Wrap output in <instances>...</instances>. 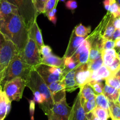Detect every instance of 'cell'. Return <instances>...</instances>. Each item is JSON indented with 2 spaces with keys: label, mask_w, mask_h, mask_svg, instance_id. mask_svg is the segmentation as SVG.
<instances>
[{
  "label": "cell",
  "mask_w": 120,
  "mask_h": 120,
  "mask_svg": "<svg viewBox=\"0 0 120 120\" xmlns=\"http://www.w3.org/2000/svg\"><path fill=\"white\" fill-rule=\"evenodd\" d=\"M0 32L22 52L28 40V29L19 14H12L0 20Z\"/></svg>",
  "instance_id": "cell-1"
},
{
  "label": "cell",
  "mask_w": 120,
  "mask_h": 120,
  "mask_svg": "<svg viewBox=\"0 0 120 120\" xmlns=\"http://www.w3.org/2000/svg\"><path fill=\"white\" fill-rule=\"evenodd\" d=\"M26 80V87H29L32 92H39L44 97L45 103L41 108L46 115L55 104L48 85L34 68L29 72Z\"/></svg>",
  "instance_id": "cell-2"
},
{
  "label": "cell",
  "mask_w": 120,
  "mask_h": 120,
  "mask_svg": "<svg viewBox=\"0 0 120 120\" xmlns=\"http://www.w3.org/2000/svg\"><path fill=\"white\" fill-rule=\"evenodd\" d=\"M34 67L26 64L22 60L19 52L15 55L11 61L4 76L1 85L3 88L4 85L8 81L16 77L26 79L29 72Z\"/></svg>",
  "instance_id": "cell-3"
},
{
  "label": "cell",
  "mask_w": 120,
  "mask_h": 120,
  "mask_svg": "<svg viewBox=\"0 0 120 120\" xmlns=\"http://www.w3.org/2000/svg\"><path fill=\"white\" fill-rule=\"evenodd\" d=\"M18 52L14 43L0 32V84L11 61Z\"/></svg>",
  "instance_id": "cell-4"
},
{
  "label": "cell",
  "mask_w": 120,
  "mask_h": 120,
  "mask_svg": "<svg viewBox=\"0 0 120 120\" xmlns=\"http://www.w3.org/2000/svg\"><path fill=\"white\" fill-rule=\"evenodd\" d=\"M18 8L19 14L29 29L36 21L37 15L32 0H7Z\"/></svg>",
  "instance_id": "cell-5"
},
{
  "label": "cell",
  "mask_w": 120,
  "mask_h": 120,
  "mask_svg": "<svg viewBox=\"0 0 120 120\" xmlns=\"http://www.w3.org/2000/svg\"><path fill=\"white\" fill-rule=\"evenodd\" d=\"M19 54L22 60L34 68L42 64V57L39 48L35 41L29 36L24 49Z\"/></svg>",
  "instance_id": "cell-6"
},
{
  "label": "cell",
  "mask_w": 120,
  "mask_h": 120,
  "mask_svg": "<svg viewBox=\"0 0 120 120\" xmlns=\"http://www.w3.org/2000/svg\"><path fill=\"white\" fill-rule=\"evenodd\" d=\"M26 87V80L16 77L7 82L3 87V91L10 101H19L22 98L23 91Z\"/></svg>",
  "instance_id": "cell-7"
},
{
  "label": "cell",
  "mask_w": 120,
  "mask_h": 120,
  "mask_svg": "<svg viewBox=\"0 0 120 120\" xmlns=\"http://www.w3.org/2000/svg\"><path fill=\"white\" fill-rule=\"evenodd\" d=\"M112 17L110 12H107L101 22L95 28L93 32L90 33L86 38V40L90 43L91 48H98L101 51V44L103 41V34L109 21Z\"/></svg>",
  "instance_id": "cell-8"
},
{
  "label": "cell",
  "mask_w": 120,
  "mask_h": 120,
  "mask_svg": "<svg viewBox=\"0 0 120 120\" xmlns=\"http://www.w3.org/2000/svg\"><path fill=\"white\" fill-rule=\"evenodd\" d=\"M72 107H70L64 98L59 102H55L52 108L46 115L48 120H69Z\"/></svg>",
  "instance_id": "cell-9"
},
{
  "label": "cell",
  "mask_w": 120,
  "mask_h": 120,
  "mask_svg": "<svg viewBox=\"0 0 120 120\" xmlns=\"http://www.w3.org/2000/svg\"><path fill=\"white\" fill-rule=\"evenodd\" d=\"M91 73L92 72L88 68L87 63L79 65L77 67L75 80L79 88L90 82Z\"/></svg>",
  "instance_id": "cell-10"
},
{
  "label": "cell",
  "mask_w": 120,
  "mask_h": 120,
  "mask_svg": "<svg viewBox=\"0 0 120 120\" xmlns=\"http://www.w3.org/2000/svg\"><path fill=\"white\" fill-rule=\"evenodd\" d=\"M90 48V43L85 40L71 57L80 65L86 64L89 60Z\"/></svg>",
  "instance_id": "cell-11"
},
{
  "label": "cell",
  "mask_w": 120,
  "mask_h": 120,
  "mask_svg": "<svg viewBox=\"0 0 120 120\" xmlns=\"http://www.w3.org/2000/svg\"><path fill=\"white\" fill-rule=\"evenodd\" d=\"M54 102H57L66 98V87L63 80L55 81L48 85Z\"/></svg>",
  "instance_id": "cell-12"
},
{
  "label": "cell",
  "mask_w": 120,
  "mask_h": 120,
  "mask_svg": "<svg viewBox=\"0 0 120 120\" xmlns=\"http://www.w3.org/2000/svg\"><path fill=\"white\" fill-rule=\"evenodd\" d=\"M86 116V115L82 104L81 95L79 92L74 101L69 120H84Z\"/></svg>",
  "instance_id": "cell-13"
},
{
  "label": "cell",
  "mask_w": 120,
  "mask_h": 120,
  "mask_svg": "<svg viewBox=\"0 0 120 120\" xmlns=\"http://www.w3.org/2000/svg\"><path fill=\"white\" fill-rule=\"evenodd\" d=\"M34 68L38 72L39 74V75L45 81L48 85L55 81L62 80L64 78L62 76H57V75L52 74L49 71V66L43 64H41L36 66L34 67Z\"/></svg>",
  "instance_id": "cell-14"
},
{
  "label": "cell",
  "mask_w": 120,
  "mask_h": 120,
  "mask_svg": "<svg viewBox=\"0 0 120 120\" xmlns=\"http://www.w3.org/2000/svg\"><path fill=\"white\" fill-rule=\"evenodd\" d=\"M86 37H81V36H77L75 34L74 30L73 31L71 36H70L68 47L63 56L64 58L71 57L76 52L77 49L79 48L81 44L84 42V40H86Z\"/></svg>",
  "instance_id": "cell-15"
},
{
  "label": "cell",
  "mask_w": 120,
  "mask_h": 120,
  "mask_svg": "<svg viewBox=\"0 0 120 120\" xmlns=\"http://www.w3.org/2000/svg\"><path fill=\"white\" fill-rule=\"evenodd\" d=\"M12 14H19L18 7L7 0H0V20Z\"/></svg>",
  "instance_id": "cell-16"
},
{
  "label": "cell",
  "mask_w": 120,
  "mask_h": 120,
  "mask_svg": "<svg viewBox=\"0 0 120 120\" xmlns=\"http://www.w3.org/2000/svg\"><path fill=\"white\" fill-rule=\"evenodd\" d=\"M28 36L32 38L35 41L39 49H41L42 46L44 45L42 32L36 21H35L32 25L28 29Z\"/></svg>",
  "instance_id": "cell-17"
},
{
  "label": "cell",
  "mask_w": 120,
  "mask_h": 120,
  "mask_svg": "<svg viewBox=\"0 0 120 120\" xmlns=\"http://www.w3.org/2000/svg\"><path fill=\"white\" fill-rule=\"evenodd\" d=\"M11 101L4 91L0 92V120H4L10 111Z\"/></svg>",
  "instance_id": "cell-18"
},
{
  "label": "cell",
  "mask_w": 120,
  "mask_h": 120,
  "mask_svg": "<svg viewBox=\"0 0 120 120\" xmlns=\"http://www.w3.org/2000/svg\"><path fill=\"white\" fill-rule=\"evenodd\" d=\"M76 69H77V68L70 71L63 78L64 84H65L66 91L71 92L74 91L77 88H79V86L77 85V83H76V80H75V74H76Z\"/></svg>",
  "instance_id": "cell-19"
},
{
  "label": "cell",
  "mask_w": 120,
  "mask_h": 120,
  "mask_svg": "<svg viewBox=\"0 0 120 120\" xmlns=\"http://www.w3.org/2000/svg\"><path fill=\"white\" fill-rule=\"evenodd\" d=\"M112 75L113 74L110 71L109 68L103 65L98 70L92 72L90 81H101L103 80H105L107 78Z\"/></svg>",
  "instance_id": "cell-20"
},
{
  "label": "cell",
  "mask_w": 120,
  "mask_h": 120,
  "mask_svg": "<svg viewBox=\"0 0 120 120\" xmlns=\"http://www.w3.org/2000/svg\"><path fill=\"white\" fill-rule=\"evenodd\" d=\"M64 63V57L60 58L52 54L49 56L42 58V64L50 67H61L63 68Z\"/></svg>",
  "instance_id": "cell-21"
},
{
  "label": "cell",
  "mask_w": 120,
  "mask_h": 120,
  "mask_svg": "<svg viewBox=\"0 0 120 120\" xmlns=\"http://www.w3.org/2000/svg\"><path fill=\"white\" fill-rule=\"evenodd\" d=\"M101 57L103 61V65L109 67L117 57V52L114 48L104 49L101 51Z\"/></svg>",
  "instance_id": "cell-22"
},
{
  "label": "cell",
  "mask_w": 120,
  "mask_h": 120,
  "mask_svg": "<svg viewBox=\"0 0 120 120\" xmlns=\"http://www.w3.org/2000/svg\"><path fill=\"white\" fill-rule=\"evenodd\" d=\"M79 92L81 95L82 102L90 100V98L94 97L96 95L95 91L89 83L86 84L83 87L80 88Z\"/></svg>",
  "instance_id": "cell-23"
},
{
  "label": "cell",
  "mask_w": 120,
  "mask_h": 120,
  "mask_svg": "<svg viewBox=\"0 0 120 120\" xmlns=\"http://www.w3.org/2000/svg\"><path fill=\"white\" fill-rule=\"evenodd\" d=\"M120 90L116 89L109 85L105 84L103 89V94L109 99L110 101L117 102Z\"/></svg>",
  "instance_id": "cell-24"
},
{
  "label": "cell",
  "mask_w": 120,
  "mask_h": 120,
  "mask_svg": "<svg viewBox=\"0 0 120 120\" xmlns=\"http://www.w3.org/2000/svg\"><path fill=\"white\" fill-rule=\"evenodd\" d=\"M79 64L73 59L72 57L64 58V63L63 66V76H65L69 72L77 68Z\"/></svg>",
  "instance_id": "cell-25"
},
{
  "label": "cell",
  "mask_w": 120,
  "mask_h": 120,
  "mask_svg": "<svg viewBox=\"0 0 120 120\" xmlns=\"http://www.w3.org/2000/svg\"><path fill=\"white\" fill-rule=\"evenodd\" d=\"M96 102L97 107L104 108L107 111H110L109 100L103 93L96 95Z\"/></svg>",
  "instance_id": "cell-26"
},
{
  "label": "cell",
  "mask_w": 120,
  "mask_h": 120,
  "mask_svg": "<svg viewBox=\"0 0 120 120\" xmlns=\"http://www.w3.org/2000/svg\"><path fill=\"white\" fill-rule=\"evenodd\" d=\"M91 112L99 120H108L110 118V112L100 107H97Z\"/></svg>",
  "instance_id": "cell-27"
},
{
  "label": "cell",
  "mask_w": 120,
  "mask_h": 120,
  "mask_svg": "<svg viewBox=\"0 0 120 120\" xmlns=\"http://www.w3.org/2000/svg\"><path fill=\"white\" fill-rule=\"evenodd\" d=\"M114 18L112 16L110 21H109L107 26L103 34V39L104 40H112V36L116 31V28L114 25L113 21Z\"/></svg>",
  "instance_id": "cell-28"
},
{
  "label": "cell",
  "mask_w": 120,
  "mask_h": 120,
  "mask_svg": "<svg viewBox=\"0 0 120 120\" xmlns=\"http://www.w3.org/2000/svg\"><path fill=\"white\" fill-rule=\"evenodd\" d=\"M74 31L77 36L81 37H86L91 32V27H86L82 24H80L74 28Z\"/></svg>",
  "instance_id": "cell-29"
},
{
  "label": "cell",
  "mask_w": 120,
  "mask_h": 120,
  "mask_svg": "<svg viewBox=\"0 0 120 120\" xmlns=\"http://www.w3.org/2000/svg\"><path fill=\"white\" fill-rule=\"evenodd\" d=\"M82 104L83 105L85 114H89V113L91 112L97 107L96 102V96L91 98L90 100H87L84 102H82Z\"/></svg>",
  "instance_id": "cell-30"
},
{
  "label": "cell",
  "mask_w": 120,
  "mask_h": 120,
  "mask_svg": "<svg viewBox=\"0 0 120 120\" xmlns=\"http://www.w3.org/2000/svg\"><path fill=\"white\" fill-rule=\"evenodd\" d=\"M110 118H120V105L117 102L109 101Z\"/></svg>",
  "instance_id": "cell-31"
},
{
  "label": "cell",
  "mask_w": 120,
  "mask_h": 120,
  "mask_svg": "<svg viewBox=\"0 0 120 120\" xmlns=\"http://www.w3.org/2000/svg\"><path fill=\"white\" fill-rule=\"evenodd\" d=\"M48 0H32L37 16L41 14H44L45 7Z\"/></svg>",
  "instance_id": "cell-32"
},
{
  "label": "cell",
  "mask_w": 120,
  "mask_h": 120,
  "mask_svg": "<svg viewBox=\"0 0 120 120\" xmlns=\"http://www.w3.org/2000/svg\"><path fill=\"white\" fill-rule=\"evenodd\" d=\"M108 12H110L114 18L120 17V6L116 0H110V7Z\"/></svg>",
  "instance_id": "cell-33"
},
{
  "label": "cell",
  "mask_w": 120,
  "mask_h": 120,
  "mask_svg": "<svg viewBox=\"0 0 120 120\" xmlns=\"http://www.w3.org/2000/svg\"><path fill=\"white\" fill-rule=\"evenodd\" d=\"M105 84L120 90V78L117 74L112 75L105 80Z\"/></svg>",
  "instance_id": "cell-34"
},
{
  "label": "cell",
  "mask_w": 120,
  "mask_h": 120,
  "mask_svg": "<svg viewBox=\"0 0 120 120\" xmlns=\"http://www.w3.org/2000/svg\"><path fill=\"white\" fill-rule=\"evenodd\" d=\"M88 68L91 72L97 71L103 65V61L102 57L101 56L99 58L93 61H88L87 62Z\"/></svg>",
  "instance_id": "cell-35"
},
{
  "label": "cell",
  "mask_w": 120,
  "mask_h": 120,
  "mask_svg": "<svg viewBox=\"0 0 120 120\" xmlns=\"http://www.w3.org/2000/svg\"><path fill=\"white\" fill-rule=\"evenodd\" d=\"M89 84L91 85L93 89H94V91L96 92V95L102 94L103 92V89H104V85L101 81H91Z\"/></svg>",
  "instance_id": "cell-36"
},
{
  "label": "cell",
  "mask_w": 120,
  "mask_h": 120,
  "mask_svg": "<svg viewBox=\"0 0 120 120\" xmlns=\"http://www.w3.org/2000/svg\"><path fill=\"white\" fill-rule=\"evenodd\" d=\"M101 56V51L98 48H91L88 61H93Z\"/></svg>",
  "instance_id": "cell-37"
},
{
  "label": "cell",
  "mask_w": 120,
  "mask_h": 120,
  "mask_svg": "<svg viewBox=\"0 0 120 120\" xmlns=\"http://www.w3.org/2000/svg\"><path fill=\"white\" fill-rule=\"evenodd\" d=\"M109 69L112 73L113 75H116L120 71V61L117 57L114 60L112 64L109 66Z\"/></svg>",
  "instance_id": "cell-38"
},
{
  "label": "cell",
  "mask_w": 120,
  "mask_h": 120,
  "mask_svg": "<svg viewBox=\"0 0 120 120\" xmlns=\"http://www.w3.org/2000/svg\"><path fill=\"white\" fill-rule=\"evenodd\" d=\"M115 48V41L112 40H104L101 44V51L104 49Z\"/></svg>",
  "instance_id": "cell-39"
},
{
  "label": "cell",
  "mask_w": 120,
  "mask_h": 120,
  "mask_svg": "<svg viewBox=\"0 0 120 120\" xmlns=\"http://www.w3.org/2000/svg\"><path fill=\"white\" fill-rule=\"evenodd\" d=\"M58 1L59 0H48L45 7L44 14H46L48 12L52 10L54 8L56 7V4Z\"/></svg>",
  "instance_id": "cell-40"
},
{
  "label": "cell",
  "mask_w": 120,
  "mask_h": 120,
  "mask_svg": "<svg viewBox=\"0 0 120 120\" xmlns=\"http://www.w3.org/2000/svg\"><path fill=\"white\" fill-rule=\"evenodd\" d=\"M52 48L49 46L45 45H43L42 47V48H41V49H40L42 57L45 58L51 55L52 54Z\"/></svg>",
  "instance_id": "cell-41"
},
{
  "label": "cell",
  "mask_w": 120,
  "mask_h": 120,
  "mask_svg": "<svg viewBox=\"0 0 120 120\" xmlns=\"http://www.w3.org/2000/svg\"><path fill=\"white\" fill-rule=\"evenodd\" d=\"M57 10H56V7L54 8L50 11L48 12V13L45 14L46 16L48 17V18L49 19V20H50V21L53 22L54 24H56V21H57V18L56 16V13Z\"/></svg>",
  "instance_id": "cell-42"
},
{
  "label": "cell",
  "mask_w": 120,
  "mask_h": 120,
  "mask_svg": "<svg viewBox=\"0 0 120 120\" xmlns=\"http://www.w3.org/2000/svg\"><path fill=\"white\" fill-rule=\"evenodd\" d=\"M65 6L68 9L74 11L77 8V3L76 0H68L65 4Z\"/></svg>",
  "instance_id": "cell-43"
},
{
  "label": "cell",
  "mask_w": 120,
  "mask_h": 120,
  "mask_svg": "<svg viewBox=\"0 0 120 120\" xmlns=\"http://www.w3.org/2000/svg\"><path fill=\"white\" fill-rule=\"evenodd\" d=\"M29 104H30V120H34V111H35V101H34V100L29 101Z\"/></svg>",
  "instance_id": "cell-44"
},
{
  "label": "cell",
  "mask_w": 120,
  "mask_h": 120,
  "mask_svg": "<svg viewBox=\"0 0 120 120\" xmlns=\"http://www.w3.org/2000/svg\"><path fill=\"white\" fill-rule=\"evenodd\" d=\"M113 23L116 29H120V17L114 18Z\"/></svg>",
  "instance_id": "cell-45"
},
{
  "label": "cell",
  "mask_w": 120,
  "mask_h": 120,
  "mask_svg": "<svg viewBox=\"0 0 120 120\" xmlns=\"http://www.w3.org/2000/svg\"><path fill=\"white\" fill-rule=\"evenodd\" d=\"M120 37V29H116L114 33L112 36V40L116 41L117 39H119Z\"/></svg>",
  "instance_id": "cell-46"
},
{
  "label": "cell",
  "mask_w": 120,
  "mask_h": 120,
  "mask_svg": "<svg viewBox=\"0 0 120 120\" xmlns=\"http://www.w3.org/2000/svg\"><path fill=\"white\" fill-rule=\"evenodd\" d=\"M115 49L117 52H119L120 51V38L117 39L115 41Z\"/></svg>",
  "instance_id": "cell-47"
},
{
  "label": "cell",
  "mask_w": 120,
  "mask_h": 120,
  "mask_svg": "<svg viewBox=\"0 0 120 120\" xmlns=\"http://www.w3.org/2000/svg\"><path fill=\"white\" fill-rule=\"evenodd\" d=\"M88 115L90 116L91 120H99L94 115H93V114L92 112L89 113V114H88Z\"/></svg>",
  "instance_id": "cell-48"
},
{
  "label": "cell",
  "mask_w": 120,
  "mask_h": 120,
  "mask_svg": "<svg viewBox=\"0 0 120 120\" xmlns=\"http://www.w3.org/2000/svg\"><path fill=\"white\" fill-rule=\"evenodd\" d=\"M117 102H118V104L120 105V90L119 92V95H118V100H117Z\"/></svg>",
  "instance_id": "cell-49"
},
{
  "label": "cell",
  "mask_w": 120,
  "mask_h": 120,
  "mask_svg": "<svg viewBox=\"0 0 120 120\" xmlns=\"http://www.w3.org/2000/svg\"><path fill=\"white\" fill-rule=\"evenodd\" d=\"M117 58L119 60V61H120V51L119 52L117 53Z\"/></svg>",
  "instance_id": "cell-50"
},
{
  "label": "cell",
  "mask_w": 120,
  "mask_h": 120,
  "mask_svg": "<svg viewBox=\"0 0 120 120\" xmlns=\"http://www.w3.org/2000/svg\"><path fill=\"white\" fill-rule=\"evenodd\" d=\"M111 120H120V118H111Z\"/></svg>",
  "instance_id": "cell-51"
},
{
  "label": "cell",
  "mask_w": 120,
  "mask_h": 120,
  "mask_svg": "<svg viewBox=\"0 0 120 120\" xmlns=\"http://www.w3.org/2000/svg\"><path fill=\"white\" fill-rule=\"evenodd\" d=\"M2 91V85H1V84H0V92H1Z\"/></svg>",
  "instance_id": "cell-52"
},
{
  "label": "cell",
  "mask_w": 120,
  "mask_h": 120,
  "mask_svg": "<svg viewBox=\"0 0 120 120\" xmlns=\"http://www.w3.org/2000/svg\"><path fill=\"white\" fill-rule=\"evenodd\" d=\"M116 2L118 3V4L120 6V0H116Z\"/></svg>",
  "instance_id": "cell-53"
},
{
  "label": "cell",
  "mask_w": 120,
  "mask_h": 120,
  "mask_svg": "<svg viewBox=\"0 0 120 120\" xmlns=\"http://www.w3.org/2000/svg\"><path fill=\"white\" fill-rule=\"evenodd\" d=\"M117 75H118V76H120V71L119 72H118V73H117Z\"/></svg>",
  "instance_id": "cell-54"
},
{
  "label": "cell",
  "mask_w": 120,
  "mask_h": 120,
  "mask_svg": "<svg viewBox=\"0 0 120 120\" xmlns=\"http://www.w3.org/2000/svg\"><path fill=\"white\" fill-rule=\"evenodd\" d=\"M59 1H62V2H64V1H65V0H59Z\"/></svg>",
  "instance_id": "cell-55"
},
{
  "label": "cell",
  "mask_w": 120,
  "mask_h": 120,
  "mask_svg": "<svg viewBox=\"0 0 120 120\" xmlns=\"http://www.w3.org/2000/svg\"></svg>",
  "instance_id": "cell-56"
}]
</instances>
